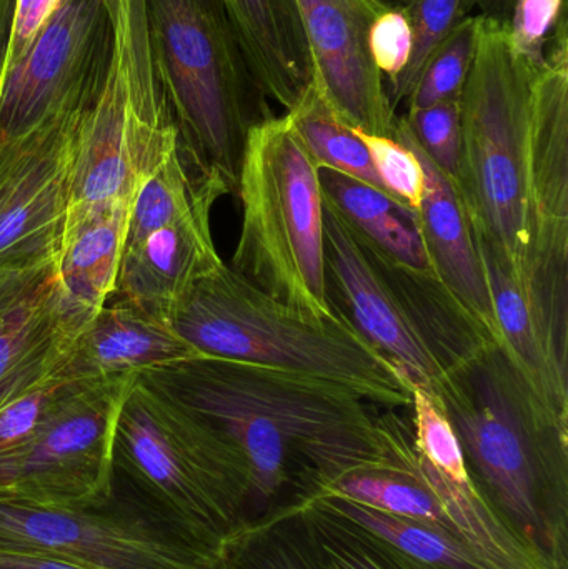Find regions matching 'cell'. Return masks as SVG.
<instances>
[{"label":"cell","mask_w":568,"mask_h":569,"mask_svg":"<svg viewBox=\"0 0 568 569\" xmlns=\"http://www.w3.org/2000/svg\"><path fill=\"white\" fill-rule=\"evenodd\" d=\"M402 119L420 150L456 183L462 153L459 100L407 110Z\"/></svg>","instance_id":"27"},{"label":"cell","mask_w":568,"mask_h":569,"mask_svg":"<svg viewBox=\"0 0 568 569\" xmlns=\"http://www.w3.org/2000/svg\"><path fill=\"white\" fill-rule=\"evenodd\" d=\"M66 378L52 377L29 393L0 408V457L29 443L43 427L63 398L79 385Z\"/></svg>","instance_id":"28"},{"label":"cell","mask_w":568,"mask_h":569,"mask_svg":"<svg viewBox=\"0 0 568 569\" xmlns=\"http://www.w3.org/2000/svg\"><path fill=\"white\" fill-rule=\"evenodd\" d=\"M566 16V0H516L509 17V33L517 52L540 67L547 46Z\"/></svg>","instance_id":"30"},{"label":"cell","mask_w":568,"mask_h":569,"mask_svg":"<svg viewBox=\"0 0 568 569\" xmlns=\"http://www.w3.org/2000/svg\"><path fill=\"white\" fill-rule=\"evenodd\" d=\"M323 200L347 226L387 259L413 272L437 276L419 213L390 193L330 169H319Z\"/></svg>","instance_id":"19"},{"label":"cell","mask_w":568,"mask_h":569,"mask_svg":"<svg viewBox=\"0 0 568 569\" xmlns=\"http://www.w3.org/2000/svg\"><path fill=\"white\" fill-rule=\"evenodd\" d=\"M327 293L350 327L399 368L410 388L439 397L444 375L399 288L323 200Z\"/></svg>","instance_id":"11"},{"label":"cell","mask_w":568,"mask_h":569,"mask_svg":"<svg viewBox=\"0 0 568 569\" xmlns=\"http://www.w3.org/2000/svg\"><path fill=\"white\" fill-rule=\"evenodd\" d=\"M0 569H90L42 551L0 547Z\"/></svg>","instance_id":"33"},{"label":"cell","mask_w":568,"mask_h":569,"mask_svg":"<svg viewBox=\"0 0 568 569\" xmlns=\"http://www.w3.org/2000/svg\"><path fill=\"white\" fill-rule=\"evenodd\" d=\"M456 189L474 230L517 287L568 277V39L542 66L524 59L509 23L480 20L459 99Z\"/></svg>","instance_id":"1"},{"label":"cell","mask_w":568,"mask_h":569,"mask_svg":"<svg viewBox=\"0 0 568 569\" xmlns=\"http://www.w3.org/2000/svg\"><path fill=\"white\" fill-rule=\"evenodd\" d=\"M166 320L199 355L319 378L380 408L406 410L412 403V388L399 368L339 311L332 318L303 313L273 300L227 263L193 284Z\"/></svg>","instance_id":"5"},{"label":"cell","mask_w":568,"mask_h":569,"mask_svg":"<svg viewBox=\"0 0 568 569\" xmlns=\"http://www.w3.org/2000/svg\"><path fill=\"white\" fill-rule=\"evenodd\" d=\"M210 216L212 209H202L127 243L113 297L166 320L193 284L226 266L213 242Z\"/></svg>","instance_id":"15"},{"label":"cell","mask_w":568,"mask_h":569,"mask_svg":"<svg viewBox=\"0 0 568 569\" xmlns=\"http://www.w3.org/2000/svg\"><path fill=\"white\" fill-rule=\"evenodd\" d=\"M370 52L377 69L390 87L400 79L412 53V29L403 9H386L377 13L370 26Z\"/></svg>","instance_id":"31"},{"label":"cell","mask_w":568,"mask_h":569,"mask_svg":"<svg viewBox=\"0 0 568 569\" xmlns=\"http://www.w3.org/2000/svg\"><path fill=\"white\" fill-rule=\"evenodd\" d=\"M0 547L42 551L90 569H217V555L112 498L79 510L0 503Z\"/></svg>","instance_id":"10"},{"label":"cell","mask_w":568,"mask_h":569,"mask_svg":"<svg viewBox=\"0 0 568 569\" xmlns=\"http://www.w3.org/2000/svg\"><path fill=\"white\" fill-rule=\"evenodd\" d=\"M153 67L193 166L236 192L253 127L273 116L223 0H143Z\"/></svg>","instance_id":"6"},{"label":"cell","mask_w":568,"mask_h":569,"mask_svg":"<svg viewBox=\"0 0 568 569\" xmlns=\"http://www.w3.org/2000/svg\"><path fill=\"white\" fill-rule=\"evenodd\" d=\"M286 117L319 169L336 170L383 190L369 150L356 130L337 116L316 83H310L309 89Z\"/></svg>","instance_id":"23"},{"label":"cell","mask_w":568,"mask_h":569,"mask_svg":"<svg viewBox=\"0 0 568 569\" xmlns=\"http://www.w3.org/2000/svg\"><path fill=\"white\" fill-rule=\"evenodd\" d=\"M50 277L0 318V408L56 377L82 330L60 307Z\"/></svg>","instance_id":"18"},{"label":"cell","mask_w":568,"mask_h":569,"mask_svg":"<svg viewBox=\"0 0 568 569\" xmlns=\"http://www.w3.org/2000/svg\"><path fill=\"white\" fill-rule=\"evenodd\" d=\"M470 9L479 7L482 10L480 16L492 17V19L509 22L510 13H512L514 2L516 0H467Z\"/></svg>","instance_id":"36"},{"label":"cell","mask_w":568,"mask_h":569,"mask_svg":"<svg viewBox=\"0 0 568 569\" xmlns=\"http://www.w3.org/2000/svg\"><path fill=\"white\" fill-rule=\"evenodd\" d=\"M290 505L323 569H436L317 501Z\"/></svg>","instance_id":"21"},{"label":"cell","mask_w":568,"mask_h":569,"mask_svg":"<svg viewBox=\"0 0 568 569\" xmlns=\"http://www.w3.org/2000/svg\"><path fill=\"white\" fill-rule=\"evenodd\" d=\"M257 82L289 112L313 82L297 0H223Z\"/></svg>","instance_id":"17"},{"label":"cell","mask_w":568,"mask_h":569,"mask_svg":"<svg viewBox=\"0 0 568 569\" xmlns=\"http://www.w3.org/2000/svg\"><path fill=\"white\" fill-rule=\"evenodd\" d=\"M200 357L163 318L112 297L73 338L57 377L80 383L132 380Z\"/></svg>","instance_id":"13"},{"label":"cell","mask_w":568,"mask_h":569,"mask_svg":"<svg viewBox=\"0 0 568 569\" xmlns=\"http://www.w3.org/2000/svg\"><path fill=\"white\" fill-rule=\"evenodd\" d=\"M313 83L337 116L369 136L393 137L396 109L369 46L370 26L382 12L369 0H297Z\"/></svg>","instance_id":"12"},{"label":"cell","mask_w":568,"mask_h":569,"mask_svg":"<svg viewBox=\"0 0 568 569\" xmlns=\"http://www.w3.org/2000/svg\"><path fill=\"white\" fill-rule=\"evenodd\" d=\"M133 380L77 385L29 443L0 457V503L46 510L110 503L113 430Z\"/></svg>","instance_id":"8"},{"label":"cell","mask_w":568,"mask_h":569,"mask_svg":"<svg viewBox=\"0 0 568 569\" xmlns=\"http://www.w3.org/2000/svg\"><path fill=\"white\" fill-rule=\"evenodd\" d=\"M403 10L412 29V53L402 76L389 89L393 109L407 100L427 60L472 9L467 0H412Z\"/></svg>","instance_id":"26"},{"label":"cell","mask_w":568,"mask_h":569,"mask_svg":"<svg viewBox=\"0 0 568 569\" xmlns=\"http://www.w3.org/2000/svg\"><path fill=\"white\" fill-rule=\"evenodd\" d=\"M226 187L200 172L183 147L173 150L133 193L129 207L127 243L153 230L172 226L202 209H213L227 196Z\"/></svg>","instance_id":"20"},{"label":"cell","mask_w":568,"mask_h":569,"mask_svg":"<svg viewBox=\"0 0 568 569\" xmlns=\"http://www.w3.org/2000/svg\"><path fill=\"white\" fill-rule=\"evenodd\" d=\"M236 192L242 223L230 269L273 300L336 317L327 293L319 167L286 116L250 130Z\"/></svg>","instance_id":"7"},{"label":"cell","mask_w":568,"mask_h":569,"mask_svg":"<svg viewBox=\"0 0 568 569\" xmlns=\"http://www.w3.org/2000/svg\"><path fill=\"white\" fill-rule=\"evenodd\" d=\"M482 16H466L427 60L416 87L407 97V110L459 100L469 79L479 46Z\"/></svg>","instance_id":"25"},{"label":"cell","mask_w":568,"mask_h":569,"mask_svg":"<svg viewBox=\"0 0 568 569\" xmlns=\"http://www.w3.org/2000/svg\"><path fill=\"white\" fill-rule=\"evenodd\" d=\"M217 569H323L292 505L249 521L217 553Z\"/></svg>","instance_id":"24"},{"label":"cell","mask_w":568,"mask_h":569,"mask_svg":"<svg viewBox=\"0 0 568 569\" xmlns=\"http://www.w3.org/2000/svg\"><path fill=\"white\" fill-rule=\"evenodd\" d=\"M99 86L0 139V276H52L69 220L77 132Z\"/></svg>","instance_id":"9"},{"label":"cell","mask_w":568,"mask_h":569,"mask_svg":"<svg viewBox=\"0 0 568 569\" xmlns=\"http://www.w3.org/2000/svg\"><path fill=\"white\" fill-rule=\"evenodd\" d=\"M63 2L66 0H16L12 33L3 63L2 79L29 52L37 37L46 29Z\"/></svg>","instance_id":"32"},{"label":"cell","mask_w":568,"mask_h":569,"mask_svg":"<svg viewBox=\"0 0 568 569\" xmlns=\"http://www.w3.org/2000/svg\"><path fill=\"white\" fill-rule=\"evenodd\" d=\"M50 276H0V318L36 293Z\"/></svg>","instance_id":"34"},{"label":"cell","mask_w":568,"mask_h":569,"mask_svg":"<svg viewBox=\"0 0 568 569\" xmlns=\"http://www.w3.org/2000/svg\"><path fill=\"white\" fill-rule=\"evenodd\" d=\"M470 477L554 569H568V418L536 393L492 341L439 390Z\"/></svg>","instance_id":"3"},{"label":"cell","mask_w":568,"mask_h":569,"mask_svg":"<svg viewBox=\"0 0 568 569\" xmlns=\"http://www.w3.org/2000/svg\"><path fill=\"white\" fill-rule=\"evenodd\" d=\"M130 202L110 203L67 222L52 287L60 307L86 327L113 297L126 249Z\"/></svg>","instance_id":"16"},{"label":"cell","mask_w":568,"mask_h":569,"mask_svg":"<svg viewBox=\"0 0 568 569\" xmlns=\"http://www.w3.org/2000/svg\"><path fill=\"white\" fill-rule=\"evenodd\" d=\"M356 132L369 150L383 190L406 203L413 212H419L426 193V172L419 156L393 137L369 136L359 130Z\"/></svg>","instance_id":"29"},{"label":"cell","mask_w":568,"mask_h":569,"mask_svg":"<svg viewBox=\"0 0 568 569\" xmlns=\"http://www.w3.org/2000/svg\"><path fill=\"white\" fill-rule=\"evenodd\" d=\"M13 9H16V0H0V82H2L10 33H12Z\"/></svg>","instance_id":"35"},{"label":"cell","mask_w":568,"mask_h":569,"mask_svg":"<svg viewBox=\"0 0 568 569\" xmlns=\"http://www.w3.org/2000/svg\"><path fill=\"white\" fill-rule=\"evenodd\" d=\"M373 6L379 7L380 10L386 9H406L412 0H369Z\"/></svg>","instance_id":"37"},{"label":"cell","mask_w":568,"mask_h":569,"mask_svg":"<svg viewBox=\"0 0 568 569\" xmlns=\"http://www.w3.org/2000/svg\"><path fill=\"white\" fill-rule=\"evenodd\" d=\"M322 507L342 515L347 520L360 525L376 537L383 538L397 550L409 557L429 565L436 569H497L487 563L479 553L467 547L466 543L446 533L439 528L409 520V518L393 517L383 511L373 510L366 505L347 500L339 495L326 493L309 498ZM306 501V500H303Z\"/></svg>","instance_id":"22"},{"label":"cell","mask_w":568,"mask_h":569,"mask_svg":"<svg viewBox=\"0 0 568 569\" xmlns=\"http://www.w3.org/2000/svg\"><path fill=\"white\" fill-rule=\"evenodd\" d=\"M137 378L239 448L250 471L249 521L387 463L382 408L330 381L207 355Z\"/></svg>","instance_id":"2"},{"label":"cell","mask_w":568,"mask_h":569,"mask_svg":"<svg viewBox=\"0 0 568 569\" xmlns=\"http://www.w3.org/2000/svg\"><path fill=\"white\" fill-rule=\"evenodd\" d=\"M113 498L203 550L249 523L250 471L216 427L136 378L117 415Z\"/></svg>","instance_id":"4"},{"label":"cell","mask_w":568,"mask_h":569,"mask_svg":"<svg viewBox=\"0 0 568 569\" xmlns=\"http://www.w3.org/2000/svg\"><path fill=\"white\" fill-rule=\"evenodd\" d=\"M393 139L419 156L426 172V193L417 213L437 277L470 318L499 343L489 283L456 183L420 150L402 117H397Z\"/></svg>","instance_id":"14"}]
</instances>
